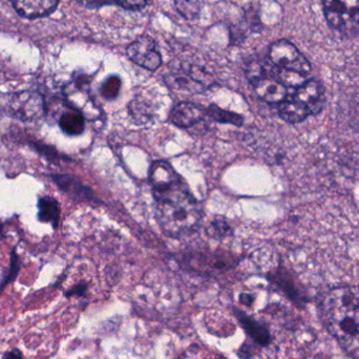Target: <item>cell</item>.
Instances as JSON below:
<instances>
[{
    "label": "cell",
    "instance_id": "obj_24",
    "mask_svg": "<svg viewBox=\"0 0 359 359\" xmlns=\"http://www.w3.org/2000/svg\"><path fill=\"white\" fill-rule=\"evenodd\" d=\"M255 354V348L249 343H244L238 352V356L241 359H250Z\"/></svg>",
    "mask_w": 359,
    "mask_h": 359
},
{
    "label": "cell",
    "instance_id": "obj_23",
    "mask_svg": "<svg viewBox=\"0 0 359 359\" xmlns=\"http://www.w3.org/2000/svg\"><path fill=\"white\" fill-rule=\"evenodd\" d=\"M115 1L126 10H139L151 4V0H115Z\"/></svg>",
    "mask_w": 359,
    "mask_h": 359
},
{
    "label": "cell",
    "instance_id": "obj_13",
    "mask_svg": "<svg viewBox=\"0 0 359 359\" xmlns=\"http://www.w3.org/2000/svg\"><path fill=\"white\" fill-rule=\"evenodd\" d=\"M168 83L175 88L190 90L194 93H201L207 88V82L205 80V74L201 71H189L187 74H177L170 75L166 79Z\"/></svg>",
    "mask_w": 359,
    "mask_h": 359
},
{
    "label": "cell",
    "instance_id": "obj_17",
    "mask_svg": "<svg viewBox=\"0 0 359 359\" xmlns=\"http://www.w3.org/2000/svg\"><path fill=\"white\" fill-rule=\"evenodd\" d=\"M59 126L65 134L69 136H78L83 133L86 121L83 116L78 111H69L63 114L59 121Z\"/></svg>",
    "mask_w": 359,
    "mask_h": 359
},
{
    "label": "cell",
    "instance_id": "obj_1",
    "mask_svg": "<svg viewBox=\"0 0 359 359\" xmlns=\"http://www.w3.org/2000/svg\"><path fill=\"white\" fill-rule=\"evenodd\" d=\"M318 316L341 350L359 359V286L329 289L318 299Z\"/></svg>",
    "mask_w": 359,
    "mask_h": 359
},
{
    "label": "cell",
    "instance_id": "obj_6",
    "mask_svg": "<svg viewBox=\"0 0 359 359\" xmlns=\"http://www.w3.org/2000/svg\"><path fill=\"white\" fill-rule=\"evenodd\" d=\"M128 56L133 62L149 71H156L162 63V57L155 41L149 36H141L128 48Z\"/></svg>",
    "mask_w": 359,
    "mask_h": 359
},
{
    "label": "cell",
    "instance_id": "obj_10",
    "mask_svg": "<svg viewBox=\"0 0 359 359\" xmlns=\"http://www.w3.org/2000/svg\"><path fill=\"white\" fill-rule=\"evenodd\" d=\"M205 109L191 102H181L170 111V120L180 128H189L196 126L205 117Z\"/></svg>",
    "mask_w": 359,
    "mask_h": 359
},
{
    "label": "cell",
    "instance_id": "obj_20",
    "mask_svg": "<svg viewBox=\"0 0 359 359\" xmlns=\"http://www.w3.org/2000/svg\"><path fill=\"white\" fill-rule=\"evenodd\" d=\"M177 10L186 19H194L200 13L201 6L198 0H175Z\"/></svg>",
    "mask_w": 359,
    "mask_h": 359
},
{
    "label": "cell",
    "instance_id": "obj_26",
    "mask_svg": "<svg viewBox=\"0 0 359 359\" xmlns=\"http://www.w3.org/2000/svg\"><path fill=\"white\" fill-rule=\"evenodd\" d=\"M2 359H23V354L20 350L13 349L12 351L6 352L2 355Z\"/></svg>",
    "mask_w": 359,
    "mask_h": 359
},
{
    "label": "cell",
    "instance_id": "obj_5",
    "mask_svg": "<svg viewBox=\"0 0 359 359\" xmlns=\"http://www.w3.org/2000/svg\"><path fill=\"white\" fill-rule=\"evenodd\" d=\"M149 182L154 190L156 201L188 189L185 182L177 174L170 163L165 161L154 162L149 172Z\"/></svg>",
    "mask_w": 359,
    "mask_h": 359
},
{
    "label": "cell",
    "instance_id": "obj_21",
    "mask_svg": "<svg viewBox=\"0 0 359 359\" xmlns=\"http://www.w3.org/2000/svg\"><path fill=\"white\" fill-rule=\"evenodd\" d=\"M121 88V80L118 76L107 78L100 88V93L107 100H113L119 95Z\"/></svg>",
    "mask_w": 359,
    "mask_h": 359
},
{
    "label": "cell",
    "instance_id": "obj_3",
    "mask_svg": "<svg viewBox=\"0 0 359 359\" xmlns=\"http://www.w3.org/2000/svg\"><path fill=\"white\" fill-rule=\"evenodd\" d=\"M331 27L347 37L359 33V0H322Z\"/></svg>",
    "mask_w": 359,
    "mask_h": 359
},
{
    "label": "cell",
    "instance_id": "obj_15",
    "mask_svg": "<svg viewBox=\"0 0 359 359\" xmlns=\"http://www.w3.org/2000/svg\"><path fill=\"white\" fill-rule=\"evenodd\" d=\"M60 217L58 202L52 196H42L38 201V217L42 223H50L56 227Z\"/></svg>",
    "mask_w": 359,
    "mask_h": 359
},
{
    "label": "cell",
    "instance_id": "obj_9",
    "mask_svg": "<svg viewBox=\"0 0 359 359\" xmlns=\"http://www.w3.org/2000/svg\"><path fill=\"white\" fill-rule=\"evenodd\" d=\"M252 86L257 96L271 104H280L288 97V88L271 76L255 80Z\"/></svg>",
    "mask_w": 359,
    "mask_h": 359
},
{
    "label": "cell",
    "instance_id": "obj_19",
    "mask_svg": "<svg viewBox=\"0 0 359 359\" xmlns=\"http://www.w3.org/2000/svg\"><path fill=\"white\" fill-rule=\"evenodd\" d=\"M206 232L207 236H210L213 240H224L231 236L232 229L229 223L224 217H215L209 223Z\"/></svg>",
    "mask_w": 359,
    "mask_h": 359
},
{
    "label": "cell",
    "instance_id": "obj_14",
    "mask_svg": "<svg viewBox=\"0 0 359 359\" xmlns=\"http://www.w3.org/2000/svg\"><path fill=\"white\" fill-rule=\"evenodd\" d=\"M278 115L284 121L288 123H301L304 120L307 119L310 114L309 109L305 104L297 100L294 96L287 97L286 100L280 103L278 107Z\"/></svg>",
    "mask_w": 359,
    "mask_h": 359
},
{
    "label": "cell",
    "instance_id": "obj_22",
    "mask_svg": "<svg viewBox=\"0 0 359 359\" xmlns=\"http://www.w3.org/2000/svg\"><path fill=\"white\" fill-rule=\"evenodd\" d=\"M19 269H20V263H19L18 257L16 253L13 251L12 259H11V267L10 271H8V276L4 278V282L0 284V294L4 291V287L6 285L12 283L13 280H16L17 276H18Z\"/></svg>",
    "mask_w": 359,
    "mask_h": 359
},
{
    "label": "cell",
    "instance_id": "obj_28",
    "mask_svg": "<svg viewBox=\"0 0 359 359\" xmlns=\"http://www.w3.org/2000/svg\"><path fill=\"white\" fill-rule=\"evenodd\" d=\"M240 301L241 303L244 304L246 306L252 305L253 301H255V297L251 294H246V293H243V294L240 295Z\"/></svg>",
    "mask_w": 359,
    "mask_h": 359
},
{
    "label": "cell",
    "instance_id": "obj_2",
    "mask_svg": "<svg viewBox=\"0 0 359 359\" xmlns=\"http://www.w3.org/2000/svg\"><path fill=\"white\" fill-rule=\"evenodd\" d=\"M202 217V207L189 189L157 201L156 217L162 231L170 238H178L196 231Z\"/></svg>",
    "mask_w": 359,
    "mask_h": 359
},
{
    "label": "cell",
    "instance_id": "obj_18",
    "mask_svg": "<svg viewBox=\"0 0 359 359\" xmlns=\"http://www.w3.org/2000/svg\"><path fill=\"white\" fill-rule=\"evenodd\" d=\"M207 115H209V117L215 120V121L221 122V123L232 124L234 126H241L243 124V121H244L242 116L238 115V114L225 111V109H222L221 107L215 104H211L207 109Z\"/></svg>",
    "mask_w": 359,
    "mask_h": 359
},
{
    "label": "cell",
    "instance_id": "obj_25",
    "mask_svg": "<svg viewBox=\"0 0 359 359\" xmlns=\"http://www.w3.org/2000/svg\"><path fill=\"white\" fill-rule=\"evenodd\" d=\"M86 289H88V286L86 284H79L77 286L72 288L71 290L67 291L65 293V297H73V295H83L84 293L86 292Z\"/></svg>",
    "mask_w": 359,
    "mask_h": 359
},
{
    "label": "cell",
    "instance_id": "obj_12",
    "mask_svg": "<svg viewBox=\"0 0 359 359\" xmlns=\"http://www.w3.org/2000/svg\"><path fill=\"white\" fill-rule=\"evenodd\" d=\"M15 10L25 18H39L50 14L59 0H11Z\"/></svg>",
    "mask_w": 359,
    "mask_h": 359
},
{
    "label": "cell",
    "instance_id": "obj_16",
    "mask_svg": "<svg viewBox=\"0 0 359 359\" xmlns=\"http://www.w3.org/2000/svg\"><path fill=\"white\" fill-rule=\"evenodd\" d=\"M52 178L61 190L71 196H78V198H90V190L82 185L74 177L67 176V175H62V176L57 175V176H53Z\"/></svg>",
    "mask_w": 359,
    "mask_h": 359
},
{
    "label": "cell",
    "instance_id": "obj_27",
    "mask_svg": "<svg viewBox=\"0 0 359 359\" xmlns=\"http://www.w3.org/2000/svg\"><path fill=\"white\" fill-rule=\"evenodd\" d=\"M86 6H101L103 4H109L113 0H81Z\"/></svg>",
    "mask_w": 359,
    "mask_h": 359
},
{
    "label": "cell",
    "instance_id": "obj_8",
    "mask_svg": "<svg viewBox=\"0 0 359 359\" xmlns=\"http://www.w3.org/2000/svg\"><path fill=\"white\" fill-rule=\"evenodd\" d=\"M269 280L297 307L304 308L307 305L309 297L290 273L287 271H278L272 274Z\"/></svg>",
    "mask_w": 359,
    "mask_h": 359
},
{
    "label": "cell",
    "instance_id": "obj_4",
    "mask_svg": "<svg viewBox=\"0 0 359 359\" xmlns=\"http://www.w3.org/2000/svg\"><path fill=\"white\" fill-rule=\"evenodd\" d=\"M269 59L276 69L301 74L306 77L311 73L309 61L288 40L283 39L274 42L270 46Z\"/></svg>",
    "mask_w": 359,
    "mask_h": 359
},
{
    "label": "cell",
    "instance_id": "obj_11",
    "mask_svg": "<svg viewBox=\"0 0 359 359\" xmlns=\"http://www.w3.org/2000/svg\"><path fill=\"white\" fill-rule=\"evenodd\" d=\"M233 313L247 334L261 347H268L271 344V334L265 324L255 320L238 308H233Z\"/></svg>",
    "mask_w": 359,
    "mask_h": 359
},
{
    "label": "cell",
    "instance_id": "obj_7",
    "mask_svg": "<svg viewBox=\"0 0 359 359\" xmlns=\"http://www.w3.org/2000/svg\"><path fill=\"white\" fill-rule=\"evenodd\" d=\"M293 96L307 107L311 115H318L326 105L325 88L318 80H307L303 86L297 88Z\"/></svg>",
    "mask_w": 359,
    "mask_h": 359
}]
</instances>
